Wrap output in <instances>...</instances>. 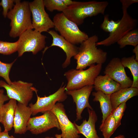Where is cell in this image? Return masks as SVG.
Returning a JSON list of instances; mask_svg holds the SVG:
<instances>
[{
    "instance_id": "24",
    "label": "cell",
    "mask_w": 138,
    "mask_h": 138,
    "mask_svg": "<svg viewBox=\"0 0 138 138\" xmlns=\"http://www.w3.org/2000/svg\"><path fill=\"white\" fill-rule=\"evenodd\" d=\"M120 48H122L126 45L134 47L138 45V29L132 30L124 35L117 42Z\"/></svg>"
},
{
    "instance_id": "14",
    "label": "cell",
    "mask_w": 138,
    "mask_h": 138,
    "mask_svg": "<svg viewBox=\"0 0 138 138\" xmlns=\"http://www.w3.org/2000/svg\"><path fill=\"white\" fill-rule=\"evenodd\" d=\"M93 85L84 86L79 89L66 91V94L71 95L76 106V121L82 118V113L86 108L93 110L89 102V98L93 90Z\"/></svg>"
},
{
    "instance_id": "37",
    "label": "cell",
    "mask_w": 138,
    "mask_h": 138,
    "mask_svg": "<svg viewBox=\"0 0 138 138\" xmlns=\"http://www.w3.org/2000/svg\"><path fill=\"white\" fill-rule=\"evenodd\" d=\"M45 138H54L53 137H50L49 136H47V137H45Z\"/></svg>"
},
{
    "instance_id": "22",
    "label": "cell",
    "mask_w": 138,
    "mask_h": 138,
    "mask_svg": "<svg viewBox=\"0 0 138 138\" xmlns=\"http://www.w3.org/2000/svg\"><path fill=\"white\" fill-rule=\"evenodd\" d=\"M121 60L124 67L128 68L131 72L133 79L131 87L138 88V61L135 59V55L124 57Z\"/></svg>"
},
{
    "instance_id": "3",
    "label": "cell",
    "mask_w": 138,
    "mask_h": 138,
    "mask_svg": "<svg viewBox=\"0 0 138 138\" xmlns=\"http://www.w3.org/2000/svg\"><path fill=\"white\" fill-rule=\"evenodd\" d=\"M15 3L7 15V17L11 20V29L9 35L14 38L19 37L28 29H33L29 2L15 0Z\"/></svg>"
},
{
    "instance_id": "36",
    "label": "cell",
    "mask_w": 138,
    "mask_h": 138,
    "mask_svg": "<svg viewBox=\"0 0 138 138\" xmlns=\"http://www.w3.org/2000/svg\"><path fill=\"white\" fill-rule=\"evenodd\" d=\"M113 138H125L124 136L123 135H120Z\"/></svg>"
},
{
    "instance_id": "39",
    "label": "cell",
    "mask_w": 138,
    "mask_h": 138,
    "mask_svg": "<svg viewBox=\"0 0 138 138\" xmlns=\"http://www.w3.org/2000/svg\"><path fill=\"white\" fill-rule=\"evenodd\" d=\"M1 6V2H0V6Z\"/></svg>"
},
{
    "instance_id": "25",
    "label": "cell",
    "mask_w": 138,
    "mask_h": 138,
    "mask_svg": "<svg viewBox=\"0 0 138 138\" xmlns=\"http://www.w3.org/2000/svg\"><path fill=\"white\" fill-rule=\"evenodd\" d=\"M45 7L50 12L57 10L62 12L67 7L62 0H43Z\"/></svg>"
},
{
    "instance_id": "7",
    "label": "cell",
    "mask_w": 138,
    "mask_h": 138,
    "mask_svg": "<svg viewBox=\"0 0 138 138\" xmlns=\"http://www.w3.org/2000/svg\"><path fill=\"white\" fill-rule=\"evenodd\" d=\"M32 83L21 80L12 82L9 85L0 80V87L4 88L10 99H13L24 105L28 106L32 98L33 92L37 89Z\"/></svg>"
},
{
    "instance_id": "16",
    "label": "cell",
    "mask_w": 138,
    "mask_h": 138,
    "mask_svg": "<svg viewBox=\"0 0 138 138\" xmlns=\"http://www.w3.org/2000/svg\"><path fill=\"white\" fill-rule=\"evenodd\" d=\"M31 115L32 110L29 106L18 102L13 123L15 133L21 134L26 132L27 131V124Z\"/></svg>"
},
{
    "instance_id": "11",
    "label": "cell",
    "mask_w": 138,
    "mask_h": 138,
    "mask_svg": "<svg viewBox=\"0 0 138 138\" xmlns=\"http://www.w3.org/2000/svg\"><path fill=\"white\" fill-rule=\"evenodd\" d=\"M120 23L116 28L108 37L96 43V46L103 45L109 46L117 42L124 35L130 31L135 29L137 21L133 18L128 14L127 11L123 13Z\"/></svg>"
},
{
    "instance_id": "21",
    "label": "cell",
    "mask_w": 138,
    "mask_h": 138,
    "mask_svg": "<svg viewBox=\"0 0 138 138\" xmlns=\"http://www.w3.org/2000/svg\"><path fill=\"white\" fill-rule=\"evenodd\" d=\"M92 95L94 97L93 100L99 102L100 108L102 114V122L111 114L112 109L110 100V95H106L100 91L93 92Z\"/></svg>"
},
{
    "instance_id": "15",
    "label": "cell",
    "mask_w": 138,
    "mask_h": 138,
    "mask_svg": "<svg viewBox=\"0 0 138 138\" xmlns=\"http://www.w3.org/2000/svg\"><path fill=\"white\" fill-rule=\"evenodd\" d=\"M48 32L52 38V42L50 46L44 48L43 52V54L48 49L51 47L56 46L60 48L64 51L66 55V59L62 64L63 68L66 67L70 65L71 58L78 53L79 47L67 41L54 30H49Z\"/></svg>"
},
{
    "instance_id": "8",
    "label": "cell",
    "mask_w": 138,
    "mask_h": 138,
    "mask_svg": "<svg viewBox=\"0 0 138 138\" xmlns=\"http://www.w3.org/2000/svg\"><path fill=\"white\" fill-rule=\"evenodd\" d=\"M29 5L32 15L33 29L41 33L48 32L54 28L53 21L45 10L43 0H34L29 2Z\"/></svg>"
},
{
    "instance_id": "13",
    "label": "cell",
    "mask_w": 138,
    "mask_h": 138,
    "mask_svg": "<svg viewBox=\"0 0 138 138\" xmlns=\"http://www.w3.org/2000/svg\"><path fill=\"white\" fill-rule=\"evenodd\" d=\"M104 73L119 83L121 88L132 86L133 80L127 76L119 58H112L106 66Z\"/></svg>"
},
{
    "instance_id": "23",
    "label": "cell",
    "mask_w": 138,
    "mask_h": 138,
    "mask_svg": "<svg viewBox=\"0 0 138 138\" xmlns=\"http://www.w3.org/2000/svg\"><path fill=\"white\" fill-rule=\"evenodd\" d=\"M117 128L114 119L111 113L102 122L99 127L104 138H110Z\"/></svg>"
},
{
    "instance_id": "5",
    "label": "cell",
    "mask_w": 138,
    "mask_h": 138,
    "mask_svg": "<svg viewBox=\"0 0 138 138\" xmlns=\"http://www.w3.org/2000/svg\"><path fill=\"white\" fill-rule=\"evenodd\" d=\"M53 21L54 28L60 35L73 44H81L89 38L87 33L81 31L77 24L68 19L62 12L56 14Z\"/></svg>"
},
{
    "instance_id": "12",
    "label": "cell",
    "mask_w": 138,
    "mask_h": 138,
    "mask_svg": "<svg viewBox=\"0 0 138 138\" xmlns=\"http://www.w3.org/2000/svg\"><path fill=\"white\" fill-rule=\"evenodd\" d=\"M56 116L58 121L60 134L55 135L56 138H79V133L74 124L68 119L64 108V106L61 103H56L51 110Z\"/></svg>"
},
{
    "instance_id": "6",
    "label": "cell",
    "mask_w": 138,
    "mask_h": 138,
    "mask_svg": "<svg viewBox=\"0 0 138 138\" xmlns=\"http://www.w3.org/2000/svg\"><path fill=\"white\" fill-rule=\"evenodd\" d=\"M46 36L35 30L28 29L22 33L17 41L18 56L25 52H31L34 55L45 48Z\"/></svg>"
},
{
    "instance_id": "1",
    "label": "cell",
    "mask_w": 138,
    "mask_h": 138,
    "mask_svg": "<svg viewBox=\"0 0 138 138\" xmlns=\"http://www.w3.org/2000/svg\"><path fill=\"white\" fill-rule=\"evenodd\" d=\"M98 38L94 35L80 44L77 54L74 56L76 60L77 70H83L87 67L96 63L102 64L106 61L107 53L97 47Z\"/></svg>"
},
{
    "instance_id": "20",
    "label": "cell",
    "mask_w": 138,
    "mask_h": 138,
    "mask_svg": "<svg viewBox=\"0 0 138 138\" xmlns=\"http://www.w3.org/2000/svg\"><path fill=\"white\" fill-rule=\"evenodd\" d=\"M138 95V88L133 87L121 88L110 95L112 109L126 102L132 98Z\"/></svg>"
},
{
    "instance_id": "19",
    "label": "cell",
    "mask_w": 138,
    "mask_h": 138,
    "mask_svg": "<svg viewBox=\"0 0 138 138\" xmlns=\"http://www.w3.org/2000/svg\"><path fill=\"white\" fill-rule=\"evenodd\" d=\"M94 87L96 91H100L110 95L121 88V85L108 75H98L95 79Z\"/></svg>"
},
{
    "instance_id": "27",
    "label": "cell",
    "mask_w": 138,
    "mask_h": 138,
    "mask_svg": "<svg viewBox=\"0 0 138 138\" xmlns=\"http://www.w3.org/2000/svg\"><path fill=\"white\" fill-rule=\"evenodd\" d=\"M120 20L115 21L113 20H109V15H105L103 21L100 25L101 28L104 31L111 33L119 25Z\"/></svg>"
},
{
    "instance_id": "28",
    "label": "cell",
    "mask_w": 138,
    "mask_h": 138,
    "mask_svg": "<svg viewBox=\"0 0 138 138\" xmlns=\"http://www.w3.org/2000/svg\"><path fill=\"white\" fill-rule=\"evenodd\" d=\"M126 107V102H124L112 109L111 114L114 119L117 128L121 125V120Z\"/></svg>"
},
{
    "instance_id": "38",
    "label": "cell",
    "mask_w": 138,
    "mask_h": 138,
    "mask_svg": "<svg viewBox=\"0 0 138 138\" xmlns=\"http://www.w3.org/2000/svg\"><path fill=\"white\" fill-rule=\"evenodd\" d=\"M2 132V129L0 125V133Z\"/></svg>"
},
{
    "instance_id": "35",
    "label": "cell",
    "mask_w": 138,
    "mask_h": 138,
    "mask_svg": "<svg viewBox=\"0 0 138 138\" xmlns=\"http://www.w3.org/2000/svg\"><path fill=\"white\" fill-rule=\"evenodd\" d=\"M62 1L67 7L70 6L74 2V1L71 0H62Z\"/></svg>"
},
{
    "instance_id": "29",
    "label": "cell",
    "mask_w": 138,
    "mask_h": 138,
    "mask_svg": "<svg viewBox=\"0 0 138 138\" xmlns=\"http://www.w3.org/2000/svg\"><path fill=\"white\" fill-rule=\"evenodd\" d=\"M16 60V59L13 62L9 63L2 62L0 60V77H3L9 85L11 84L12 83L9 78V73Z\"/></svg>"
},
{
    "instance_id": "31",
    "label": "cell",
    "mask_w": 138,
    "mask_h": 138,
    "mask_svg": "<svg viewBox=\"0 0 138 138\" xmlns=\"http://www.w3.org/2000/svg\"><path fill=\"white\" fill-rule=\"evenodd\" d=\"M120 2L122 4L123 13L127 11L128 8L132 4L137 3L138 0H121Z\"/></svg>"
},
{
    "instance_id": "34",
    "label": "cell",
    "mask_w": 138,
    "mask_h": 138,
    "mask_svg": "<svg viewBox=\"0 0 138 138\" xmlns=\"http://www.w3.org/2000/svg\"><path fill=\"white\" fill-rule=\"evenodd\" d=\"M134 47L133 52L135 54V59L138 61V45Z\"/></svg>"
},
{
    "instance_id": "26",
    "label": "cell",
    "mask_w": 138,
    "mask_h": 138,
    "mask_svg": "<svg viewBox=\"0 0 138 138\" xmlns=\"http://www.w3.org/2000/svg\"><path fill=\"white\" fill-rule=\"evenodd\" d=\"M17 41L10 42L0 41V54L8 55L17 51Z\"/></svg>"
},
{
    "instance_id": "33",
    "label": "cell",
    "mask_w": 138,
    "mask_h": 138,
    "mask_svg": "<svg viewBox=\"0 0 138 138\" xmlns=\"http://www.w3.org/2000/svg\"><path fill=\"white\" fill-rule=\"evenodd\" d=\"M8 132L4 131L0 133V138H15L13 135H9Z\"/></svg>"
},
{
    "instance_id": "10",
    "label": "cell",
    "mask_w": 138,
    "mask_h": 138,
    "mask_svg": "<svg viewBox=\"0 0 138 138\" xmlns=\"http://www.w3.org/2000/svg\"><path fill=\"white\" fill-rule=\"evenodd\" d=\"M43 113L41 116L30 118L27 124V131L33 134L38 135L54 128L60 130L57 118L52 112L48 111Z\"/></svg>"
},
{
    "instance_id": "32",
    "label": "cell",
    "mask_w": 138,
    "mask_h": 138,
    "mask_svg": "<svg viewBox=\"0 0 138 138\" xmlns=\"http://www.w3.org/2000/svg\"><path fill=\"white\" fill-rule=\"evenodd\" d=\"M9 99V98L7 95L4 94V90L0 89V110L4 104V102Z\"/></svg>"
},
{
    "instance_id": "18",
    "label": "cell",
    "mask_w": 138,
    "mask_h": 138,
    "mask_svg": "<svg viewBox=\"0 0 138 138\" xmlns=\"http://www.w3.org/2000/svg\"><path fill=\"white\" fill-rule=\"evenodd\" d=\"M17 101L10 99L4 104L0 110V123L3 125L4 131L8 132L13 127Z\"/></svg>"
},
{
    "instance_id": "4",
    "label": "cell",
    "mask_w": 138,
    "mask_h": 138,
    "mask_svg": "<svg viewBox=\"0 0 138 138\" xmlns=\"http://www.w3.org/2000/svg\"><path fill=\"white\" fill-rule=\"evenodd\" d=\"M102 68V64H94L85 70L72 69L68 70L64 74L67 80L65 90H77L86 86L93 85Z\"/></svg>"
},
{
    "instance_id": "17",
    "label": "cell",
    "mask_w": 138,
    "mask_h": 138,
    "mask_svg": "<svg viewBox=\"0 0 138 138\" xmlns=\"http://www.w3.org/2000/svg\"><path fill=\"white\" fill-rule=\"evenodd\" d=\"M89 118L87 121L85 119L82 123L78 125L74 122L79 134H83L86 138H101L98 135L95 129V123L97 117L95 111L87 108Z\"/></svg>"
},
{
    "instance_id": "9",
    "label": "cell",
    "mask_w": 138,
    "mask_h": 138,
    "mask_svg": "<svg viewBox=\"0 0 138 138\" xmlns=\"http://www.w3.org/2000/svg\"><path fill=\"white\" fill-rule=\"evenodd\" d=\"M62 85L56 92L47 96L40 97L37 94L38 90L35 91L37 96V101L34 104L31 103L29 105L32 110V116L35 115L39 112L43 113L47 111H50L56 102L64 101L67 98V94L65 92L66 85L62 86Z\"/></svg>"
},
{
    "instance_id": "2",
    "label": "cell",
    "mask_w": 138,
    "mask_h": 138,
    "mask_svg": "<svg viewBox=\"0 0 138 138\" xmlns=\"http://www.w3.org/2000/svg\"><path fill=\"white\" fill-rule=\"evenodd\" d=\"M108 4L107 1H74L72 5L62 12L68 19L78 26L82 24L87 17L100 14L104 15Z\"/></svg>"
},
{
    "instance_id": "30",
    "label": "cell",
    "mask_w": 138,
    "mask_h": 138,
    "mask_svg": "<svg viewBox=\"0 0 138 138\" xmlns=\"http://www.w3.org/2000/svg\"><path fill=\"white\" fill-rule=\"evenodd\" d=\"M15 0H2L1 2V6L3 8V15L5 18L7 17L8 10L12 9L15 3Z\"/></svg>"
}]
</instances>
